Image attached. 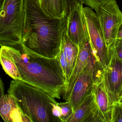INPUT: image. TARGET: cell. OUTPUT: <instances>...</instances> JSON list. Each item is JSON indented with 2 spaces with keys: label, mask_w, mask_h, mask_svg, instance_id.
<instances>
[{
  "label": "cell",
  "mask_w": 122,
  "mask_h": 122,
  "mask_svg": "<svg viewBox=\"0 0 122 122\" xmlns=\"http://www.w3.org/2000/svg\"><path fill=\"white\" fill-rule=\"evenodd\" d=\"M0 61L5 72L13 80L23 81L60 99L65 78L57 58L40 55L20 43L1 46Z\"/></svg>",
  "instance_id": "obj_1"
},
{
  "label": "cell",
  "mask_w": 122,
  "mask_h": 122,
  "mask_svg": "<svg viewBox=\"0 0 122 122\" xmlns=\"http://www.w3.org/2000/svg\"><path fill=\"white\" fill-rule=\"evenodd\" d=\"M24 25L21 43L33 52L57 58L67 16L51 18L41 8L39 0H24Z\"/></svg>",
  "instance_id": "obj_2"
},
{
  "label": "cell",
  "mask_w": 122,
  "mask_h": 122,
  "mask_svg": "<svg viewBox=\"0 0 122 122\" xmlns=\"http://www.w3.org/2000/svg\"><path fill=\"white\" fill-rule=\"evenodd\" d=\"M31 122H60L53 114L55 98L41 89L23 81H11L7 91Z\"/></svg>",
  "instance_id": "obj_3"
},
{
  "label": "cell",
  "mask_w": 122,
  "mask_h": 122,
  "mask_svg": "<svg viewBox=\"0 0 122 122\" xmlns=\"http://www.w3.org/2000/svg\"><path fill=\"white\" fill-rule=\"evenodd\" d=\"M25 0H0V45L20 43L24 25Z\"/></svg>",
  "instance_id": "obj_4"
},
{
  "label": "cell",
  "mask_w": 122,
  "mask_h": 122,
  "mask_svg": "<svg viewBox=\"0 0 122 122\" xmlns=\"http://www.w3.org/2000/svg\"><path fill=\"white\" fill-rule=\"evenodd\" d=\"M95 11L108 50L114 46L116 41L118 30L122 22V12L116 0H109Z\"/></svg>",
  "instance_id": "obj_5"
},
{
  "label": "cell",
  "mask_w": 122,
  "mask_h": 122,
  "mask_svg": "<svg viewBox=\"0 0 122 122\" xmlns=\"http://www.w3.org/2000/svg\"><path fill=\"white\" fill-rule=\"evenodd\" d=\"M108 55L109 64L103 70L102 81L112 106L122 96V60L117 57L113 47L108 49Z\"/></svg>",
  "instance_id": "obj_6"
},
{
  "label": "cell",
  "mask_w": 122,
  "mask_h": 122,
  "mask_svg": "<svg viewBox=\"0 0 122 122\" xmlns=\"http://www.w3.org/2000/svg\"><path fill=\"white\" fill-rule=\"evenodd\" d=\"M83 10L92 51L104 70L109 64L108 50L106 44L99 18L96 13L89 7H83Z\"/></svg>",
  "instance_id": "obj_7"
},
{
  "label": "cell",
  "mask_w": 122,
  "mask_h": 122,
  "mask_svg": "<svg viewBox=\"0 0 122 122\" xmlns=\"http://www.w3.org/2000/svg\"><path fill=\"white\" fill-rule=\"evenodd\" d=\"M83 4L73 2L70 5L66 20L67 32L79 48L90 41Z\"/></svg>",
  "instance_id": "obj_8"
},
{
  "label": "cell",
  "mask_w": 122,
  "mask_h": 122,
  "mask_svg": "<svg viewBox=\"0 0 122 122\" xmlns=\"http://www.w3.org/2000/svg\"><path fill=\"white\" fill-rule=\"evenodd\" d=\"M92 92L94 98V107L87 122H111L112 106L110 105L102 81L94 83Z\"/></svg>",
  "instance_id": "obj_9"
},
{
  "label": "cell",
  "mask_w": 122,
  "mask_h": 122,
  "mask_svg": "<svg viewBox=\"0 0 122 122\" xmlns=\"http://www.w3.org/2000/svg\"><path fill=\"white\" fill-rule=\"evenodd\" d=\"M93 84L92 75L85 67L76 80L69 95L64 99L71 104L73 111L92 92Z\"/></svg>",
  "instance_id": "obj_10"
},
{
  "label": "cell",
  "mask_w": 122,
  "mask_h": 122,
  "mask_svg": "<svg viewBox=\"0 0 122 122\" xmlns=\"http://www.w3.org/2000/svg\"><path fill=\"white\" fill-rule=\"evenodd\" d=\"M0 115L5 122H31L15 99L8 93L0 95Z\"/></svg>",
  "instance_id": "obj_11"
},
{
  "label": "cell",
  "mask_w": 122,
  "mask_h": 122,
  "mask_svg": "<svg viewBox=\"0 0 122 122\" xmlns=\"http://www.w3.org/2000/svg\"><path fill=\"white\" fill-rule=\"evenodd\" d=\"M92 51L90 41L80 48L76 63L62 96L65 99L69 95L79 76L85 69Z\"/></svg>",
  "instance_id": "obj_12"
},
{
  "label": "cell",
  "mask_w": 122,
  "mask_h": 122,
  "mask_svg": "<svg viewBox=\"0 0 122 122\" xmlns=\"http://www.w3.org/2000/svg\"><path fill=\"white\" fill-rule=\"evenodd\" d=\"M60 48L67 61L71 75L77 61L80 48L72 41L68 35L66 23L62 33Z\"/></svg>",
  "instance_id": "obj_13"
},
{
  "label": "cell",
  "mask_w": 122,
  "mask_h": 122,
  "mask_svg": "<svg viewBox=\"0 0 122 122\" xmlns=\"http://www.w3.org/2000/svg\"><path fill=\"white\" fill-rule=\"evenodd\" d=\"M94 103V98L91 92L73 111L67 122H87L92 113Z\"/></svg>",
  "instance_id": "obj_14"
},
{
  "label": "cell",
  "mask_w": 122,
  "mask_h": 122,
  "mask_svg": "<svg viewBox=\"0 0 122 122\" xmlns=\"http://www.w3.org/2000/svg\"><path fill=\"white\" fill-rule=\"evenodd\" d=\"M41 8L51 18L60 19L67 15L66 0H39Z\"/></svg>",
  "instance_id": "obj_15"
},
{
  "label": "cell",
  "mask_w": 122,
  "mask_h": 122,
  "mask_svg": "<svg viewBox=\"0 0 122 122\" xmlns=\"http://www.w3.org/2000/svg\"><path fill=\"white\" fill-rule=\"evenodd\" d=\"M53 114L60 122H67L73 113V110L71 104L69 102L58 103L52 104Z\"/></svg>",
  "instance_id": "obj_16"
},
{
  "label": "cell",
  "mask_w": 122,
  "mask_h": 122,
  "mask_svg": "<svg viewBox=\"0 0 122 122\" xmlns=\"http://www.w3.org/2000/svg\"><path fill=\"white\" fill-rule=\"evenodd\" d=\"M86 68L90 72L94 83H97L102 81L103 68L100 63L96 59L92 51Z\"/></svg>",
  "instance_id": "obj_17"
},
{
  "label": "cell",
  "mask_w": 122,
  "mask_h": 122,
  "mask_svg": "<svg viewBox=\"0 0 122 122\" xmlns=\"http://www.w3.org/2000/svg\"><path fill=\"white\" fill-rule=\"evenodd\" d=\"M111 122H122V102H117L112 106Z\"/></svg>",
  "instance_id": "obj_18"
},
{
  "label": "cell",
  "mask_w": 122,
  "mask_h": 122,
  "mask_svg": "<svg viewBox=\"0 0 122 122\" xmlns=\"http://www.w3.org/2000/svg\"><path fill=\"white\" fill-rule=\"evenodd\" d=\"M83 4L95 11L101 5L104 4L109 0H82Z\"/></svg>",
  "instance_id": "obj_19"
},
{
  "label": "cell",
  "mask_w": 122,
  "mask_h": 122,
  "mask_svg": "<svg viewBox=\"0 0 122 122\" xmlns=\"http://www.w3.org/2000/svg\"><path fill=\"white\" fill-rule=\"evenodd\" d=\"M113 48L117 57L122 60V40L116 39Z\"/></svg>",
  "instance_id": "obj_20"
},
{
  "label": "cell",
  "mask_w": 122,
  "mask_h": 122,
  "mask_svg": "<svg viewBox=\"0 0 122 122\" xmlns=\"http://www.w3.org/2000/svg\"><path fill=\"white\" fill-rule=\"evenodd\" d=\"M66 5H67V13L68 10L69 8V6L71 3L73 2H77L80 4H83L82 0H66Z\"/></svg>",
  "instance_id": "obj_21"
},
{
  "label": "cell",
  "mask_w": 122,
  "mask_h": 122,
  "mask_svg": "<svg viewBox=\"0 0 122 122\" xmlns=\"http://www.w3.org/2000/svg\"><path fill=\"white\" fill-rule=\"evenodd\" d=\"M116 39L122 40V22L118 28Z\"/></svg>",
  "instance_id": "obj_22"
},
{
  "label": "cell",
  "mask_w": 122,
  "mask_h": 122,
  "mask_svg": "<svg viewBox=\"0 0 122 122\" xmlns=\"http://www.w3.org/2000/svg\"><path fill=\"white\" fill-rule=\"evenodd\" d=\"M119 102H122V96H121V97L120 99Z\"/></svg>",
  "instance_id": "obj_23"
}]
</instances>
